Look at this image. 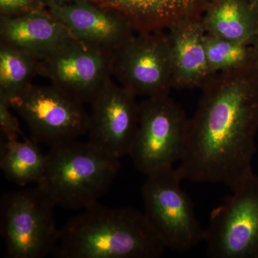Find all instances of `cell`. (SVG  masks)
<instances>
[{
    "label": "cell",
    "mask_w": 258,
    "mask_h": 258,
    "mask_svg": "<svg viewBox=\"0 0 258 258\" xmlns=\"http://www.w3.org/2000/svg\"><path fill=\"white\" fill-rule=\"evenodd\" d=\"M187 120L170 95L144 100L139 104L138 128L128 154L136 169L147 176L179 162Z\"/></svg>",
    "instance_id": "6"
},
{
    "label": "cell",
    "mask_w": 258,
    "mask_h": 258,
    "mask_svg": "<svg viewBox=\"0 0 258 258\" xmlns=\"http://www.w3.org/2000/svg\"><path fill=\"white\" fill-rule=\"evenodd\" d=\"M136 97L108 79L91 103L88 143L115 159L128 155L138 128Z\"/></svg>",
    "instance_id": "11"
},
{
    "label": "cell",
    "mask_w": 258,
    "mask_h": 258,
    "mask_svg": "<svg viewBox=\"0 0 258 258\" xmlns=\"http://www.w3.org/2000/svg\"><path fill=\"white\" fill-rule=\"evenodd\" d=\"M201 89L176 169L182 181L219 183L233 191L253 174L257 66L212 75Z\"/></svg>",
    "instance_id": "1"
},
{
    "label": "cell",
    "mask_w": 258,
    "mask_h": 258,
    "mask_svg": "<svg viewBox=\"0 0 258 258\" xmlns=\"http://www.w3.org/2000/svg\"><path fill=\"white\" fill-rule=\"evenodd\" d=\"M0 167L7 179L18 186L37 185L46 167V155L32 139L0 143Z\"/></svg>",
    "instance_id": "17"
},
{
    "label": "cell",
    "mask_w": 258,
    "mask_h": 258,
    "mask_svg": "<svg viewBox=\"0 0 258 258\" xmlns=\"http://www.w3.org/2000/svg\"><path fill=\"white\" fill-rule=\"evenodd\" d=\"M165 30L136 32L113 52L112 76L136 96L154 98L170 94L172 55Z\"/></svg>",
    "instance_id": "8"
},
{
    "label": "cell",
    "mask_w": 258,
    "mask_h": 258,
    "mask_svg": "<svg viewBox=\"0 0 258 258\" xmlns=\"http://www.w3.org/2000/svg\"><path fill=\"white\" fill-rule=\"evenodd\" d=\"M79 41L114 52L135 35L123 15L93 0H71L48 8Z\"/></svg>",
    "instance_id": "12"
},
{
    "label": "cell",
    "mask_w": 258,
    "mask_h": 258,
    "mask_svg": "<svg viewBox=\"0 0 258 258\" xmlns=\"http://www.w3.org/2000/svg\"><path fill=\"white\" fill-rule=\"evenodd\" d=\"M0 38L1 42L25 51L38 60L64 42L76 39L45 8L14 16H1Z\"/></svg>",
    "instance_id": "13"
},
{
    "label": "cell",
    "mask_w": 258,
    "mask_h": 258,
    "mask_svg": "<svg viewBox=\"0 0 258 258\" xmlns=\"http://www.w3.org/2000/svg\"><path fill=\"white\" fill-rule=\"evenodd\" d=\"M146 176L142 188L144 212L166 249L186 252L204 241L205 230L176 169L167 166Z\"/></svg>",
    "instance_id": "5"
},
{
    "label": "cell",
    "mask_w": 258,
    "mask_h": 258,
    "mask_svg": "<svg viewBox=\"0 0 258 258\" xmlns=\"http://www.w3.org/2000/svg\"><path fill=\"white\" fill-rule=\"evenodd\" d=\"M249 1L258 15V0H249Z\"/></svg>",
    "instance_id": "24"
},
{
    "label": "cell",
    "mask_w": 258,
    "mask_h": 258,
    "mask_svg": "<svg viewBox=\"0 0 258 258\" xmlns=\"http://www.w3.org/2000/svg\"><path fill=\"white\" fill-rule=\"evenodd\" d=\"M167 30L173 62V88L203 87L212 75L205 49L203 17L186 19Z\"/></svg>",
    "instance_id": "14"
},
{
    "label": "cell",
    "mask_w": 258,
    "mask_h": 258,
    "mask_svg": "<svg viewBox=\"0 0 258 258\" xmlns=\"http://www.w3.org/2000/svg\"><path fill=\"white\" fill-rule=\"evenodd\" d=\"M119 159L88 142L50 148L43 177L37 186L55 206L77 210L98 203L118 175Z\"/></svg>",
    "instance_id": "3"
},
{
    "label": "cell",
    "mask_w": 258,
    "mask_h": 258,
    "mask_svg": "<svg viewBox=\"0 0 258 258\" xmlns=\"http://www.w3.org/2000/svg\"><path fill=\"white\" fill-rule=\"evenodd\" d=\"M44 8L38 0H0L1 16H14Z\"/></svg>",
    "instance_id": "21"
},
{
    "label": "cell",
    "mask_w": 258,
    "mask_h": 258,
    "mask_svg": "<svg viewBox=\"0 0 258 258\" xmlns=\"http://www.w3.org/2000/svg\"><path fill=\"white\" fill-rule=\"evenodd\" d=\"M38 1L44 8H47L48 9L52 7L66 4L71 0H38Z\"/></svg>",
    "instance_id": "22"
},
{
    "label": "cell",
    "mask_w": 258,
    "mask_h": 258,
    "mask_svg": "<svg viewBox=\"0 0 258 258\" xmlns=\"http://www.w3.org/2000/svg\"><path fill=\"white\" fill-rule=\"evenodd\" d=\"M205 43L212 74L243 69L255 63L250 44L231 41L207 33Z\"/></svg>",
    "instance_id": "19"
},
{
    "label": "cell",
    "mask_w": 258,
    "mask_h": 258,
    "mask_svg": "<svg viewBox=\"0 0 258 258\" xmlns=\"http://www.w3.org/2000/svg\"><path fill=\"white\" fill-rule=\"evenodd\" d=\"M55 207L37 185L3 195L0 231L7 257L41 258L54 253L60 235Z\"/></svg>",
    "instance_id": "4"
},
{
    "label": "cell",
    "mask_w": 258,
    "mask_h": 258,
    "mask_svg": "<svg viewBox=\"0 0 258 258\" xmlns=\"http://www.w3.org/2000/svg\"><path fill=\"white\" fill-rule=\"evenodd\" d=\"M39 75L35 56L8 44L0 43V97L8 103L20 96Z\"/></svg>",
    "instance_id": "18"
},
{
    "label": "cell",
    "mask_w": 258,
    "mask_h": 258,
    "mask_svg": "<svg viewBox=\"0 0 258 258\" xmlns=\"http://www.w3.org/2000/svg\"><path fill=\"white\" fill-rule=\"evenodd\" d=\"M252 46L254 51V61H255L256 66L258 68V34L253 42H252Z\"/></svg>",
    "instance_id": "23"
},
{
    "label": "cell",
    "mask_w": 258,
    "mask_h": 258,
    "mask_svg": "<svg viewBox=\"0 0 258 258\" xmlns=\"http://www.w3.org/2000/svg\"><path fill=\"white\" fill-rule=\"evenodd\" d=\"M205 32L252 45L258 34V15L249 0H209L203 15Z\"/></svg>",
    "instance_id": "16"
},
{
    "label": "cell",
    "mask_w": 258,
    "mask_h": 258,
    "mask_svg": "<svg viewBox=\"0 0 258 258\" xmlns=\"http://www.w3.org/2000/svg\"><path fill=\"white\" fill-rule=\"evenodd\" d=\"M166 249L144 212L99 203L71 217L60 230L58 258H157Z\"/></svg>",
    "instance_id": "2"
},
{
    "label": "cell",
    "mask_w": 258,
    "mask_h": 258,
    "mask_svg": "<svg viewBox=\"0 0 258 258\" xmlns=\"http://www.w3.org/2000/svg\"><path fill=\"white\" fill-rule=\"evenodd\" d=\"M13 110L8 101L0 97V143L18 140L23 136L20 122L13 114Z\"/></svg>",
    "instance_id": "20"
},
{
    "label": "cell",
    "mask_w": 258,
    "mask_h": 258,
    "mask_svg": "<svg viewBox=\"0 0 258 258\" xmlns=\"http://www.w3.org/2000/svg\"><path fill=\"white\" fill-rule=\"evenodd\" d=\"M204 241L212 258H258V175L251 174L212 212Z\"/></svg>",
    "instance_id": "9"
},
{
    "label": "cell",
    "mask_w": 258,
    "mask_h": 258,
    "mask_svg": "<svg viewBox=\"0 0 258 258\" xmlns=\"http://www.w3.org/2000/svg\"><path fill=\"white\" fill-rule=\"evenodd\" d=\"M10 105L38 144L55 147L77 141L88 132L89 114L84 104L53 85L31 84Z\"/></svg>",
    "instance_id": "7"
},
{
    "label": "cell",
    "mask_w": 258,
    "mask_h": 258,
    "mask_svg": "<svg viewBox=\"0 0 258 258\" xmlns=\"http://www.w3.org/2000/svg\"><path fill=\"white\" fill-rule=\"evenodd\" d=\"M113 52L73 39L39 60V75L85 104L112 76Z\"/></svg>",
    "instance_id": "10"
},
{
    "label": "cell",
    "mask_w": 258,
    "mask_h": 258,
    "mask_svg": "<svg viewBox=\"0 0 258 258\" xmlns=\"http://www.w3.org/2000/svg\"><path fill=\"white\" fill-rule=\"evenodd\" d=\"M128 19L137 32L166 30L186 19L203 17L209 0H93Z\"/></svg>",
    "instance_id": "15"
}]
</instances>
